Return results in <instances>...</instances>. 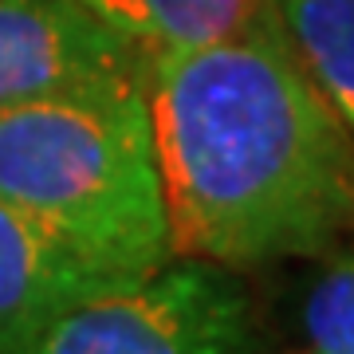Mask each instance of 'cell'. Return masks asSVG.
Wrapping results in <instances>:
<instances>
[{
	"mask_svg": "<svg viewBox=\"0 0 354 354\" xmlns=\"http://www.w3.org/2000/svg\"><path fill=\"white\" fill-rule=\"evenodd\" d=\"M12 354H256V327L228 268L181 260L71 304Z\"/></svg>",
	"mask_w": 354,
	"mask_h": 354,
	"instance_id": "3",
	"label": "cell"
},
{
	"mask_svg": "<svg viewBox=\"0 0 354 354\" xmlns=\"http://www.w3.org/2000/svg\"><path fill=\"white\" fill-rule=\"evenodd\" d=\"M146 114L169 256L252 268L354 236V134L283 24L153 59Z\"/></svg>",
	"mask_w": 354,
	"mask_h": 354,
	"instance_id": "1",
	"label": "cell"
},
{
	"mask_svg": "<svg viewBox=\"0 0 354 354\" xmlns=\"http://www.w3.org/2000/svg\"><path fill=\"white\" fill-rule=\"evenodd\" d=\"M299 327L311 354H354V248L307 283Z\"/></svg>",
	"mask_w": 354,
	"mask_h": 354,
	"instance_id": "8",
	"label": "cell"
},
{
	"mask_svg": "<svg viewBox=\"0 0 354 354\" xmlns=\"http://www.w3.org/2000/svg\"><path fill=\"white\" fill-rule=\"evenodd\" d=\"M150 59L79 0H0V111L111 83H146Z\"/></svg>",
	"mask_w": 354,
	"mask_h": 354,
	"instance_id": "4",
	"label": "cell"
},
{
	"mask_svg": "<svg viewBox=\"0 0 354 354\" xmlns=\"http://www.w3.org/2000/svg\"><path fill=\"white\" fill-rule=\"evenodd\" d=\"M146 59L209 48L283 24L279 0H79Z\"/></svg>",
	"mask_w": 354,
	"mask_h": 354,
	"instance_id": "6",
	"label": "cell"
},
{
	"mask_svg": "<svg viewBox=\"0 0 354 354\" xmlns=\"http://www.w3.org/2000/svg\"><path fill=\"white\" fill-rule=\"evenodd\" d=\"M0 197L122 279L169 264L146 83L0 111Z\"/></svg>",
	"mask_w": 354,
	"mask_h": 354,
	"instance_id": "2",
	"label": "cell"
},
{
	"mask_svg": "<svg viewBox=\"0 0 354 354\" xmlns=\"http://www.w3.org/2000/svg\"><path fill=\"white\" fill-rule=\"evenodd\" d=\"M304 67L354 134V0H279Z\"/></svg>",
	"mask_w": 354,
	"mask_h": 354,
	"instance_id": "7",
	"label": "cell"
},
{
	"mask_svg": "<svg viewBox=\"0 0 354 354\" xmlns=\"http://www.w3.org/2000/svg\"><path fill=\"white\" fill-rule=\"evenodd\" d=\"M111 283L122 276L0 197V354L20 351L59 311Z\"/></svg>",
	"mask_w": 354,
	"mask_h": 354,
	"instance_id": "5",
	"label": "cell"
}]
</instances>
